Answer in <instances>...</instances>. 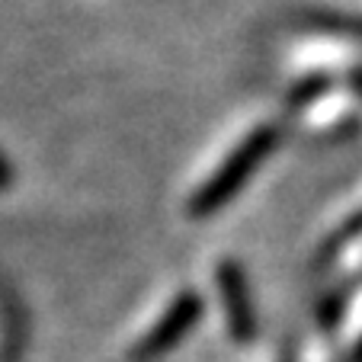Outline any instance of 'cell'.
Segmentation results:
<instances>
[{"mask_svg": "<svg viewBox=\"0 0 362 362\" xmlns=\"http://www.w3.org/2000/svg\"><path fill=\"white\" fill-rule=\"evenodd\" d=\"M356 359H359V362H362V346H359V353H356Z\"/></svg>", "mask_w": 362, "mask_h": 362, "instance_id": "9c48e42d", "label": "cell"}, {"mask_svg": "<svg viewBox=\"0 0 362 362\" xmlns=\"http://www.w3.org/2000/svg\"><path fill=\"white\" fill-rule=\"evenodd\" d=\"M276 141H279V129L276 125H260L253 129L238 148L225 158V164L199 186V192L189 199V215L192 218H209V215L221 212L234 196L247 186V180L267 164V158L273 154Z\"/></svg>", "mask_w": 362, "mask_h": 362, "instance_id": "6da1fadb", "label": "cell"}, {"mask_svg": "<svg viewBox=\"0 0 362 362\" xmlns=\"http://www.w3.org/2000/svg\"><path fill=\"white\" fill-rule=\"evenodd\" d=\"M343 308H346V295H330L327 301L321 305V315H317V321H321V327H337V324L343 321Z\"/></svg>", "mask_w": 362, "mask_h": 362, "instance_id": "5b68a950", "label": "cell"}, {"mask_svg": "<svg viewBox=\"0 0 362 362\" xmlns=\"http://www.w3.org/2000/svg\"><path fill=\"white\" fill-rule=\"evenodd\" d=\"M199 317H202V298L196 292H180L170 301V308L160 315V321L138 340V346L132 349V359L154 362L158 356L170 353L173 346H180L186 340V334L199 324Z\"/></svg>", "mask_w": 362, "mask_h": 362, "instance_id": "7a4b0ae2", "label": "cell"}, {"mask_svg": "<svg viewBox=\"0 0 362 362\" xmlns=\"http://www.w3.org/2000/svg\"><path fill=\"white\" fill-rule=\"evenodd\" d=\"M353 87L362 93V74H359V71H356V74H353Z\"/></svg>", "mask_w": 362, "mask_h": 362, "instance_id": "ba28073f", "label": "cell"}, {"mask_svg": "<svg viewBox=\"0 0 362 362\" xmlns=\"http://www.w3.org/2000/svg\"><path fill=\"white\" fill-rule=\"evenodd\" d=\"M215 279H218V292H221V305H225V317H228L231 340L250 343L253 337H257V315H253L250 286H247L244 267L228 257V260L218 263Z\"/></svg>", "mask_w": 362, "mask_h": 362, "instance_id": "3957f363", "label": "cell"}, {"mask_svg": "<svg viewBox=\"0 0 362 362\" xmlns=\"http://www.w3.org/2000/svg\"><path fill=\"white\" fill-rule=\"evenodd\" d=\"M324 87H327V77H305V81L292 90V103H295V106H301L305 100H315Z\"/></svg>", "mask_w": 362, "mask_h": 362, "instance_id": "8992f818", "label": "cell"}, {"mask_svg": "<svg viewBox=\"0 0 362 362\" xmlns=\"http://www.w3.org/2000/svg\"><path fill=\"white\" fill-rule=\"evenodd\" d=\"M311 23L324 26L327 33H349L362 39V20H346V16H311Z\"/></svg>", "mask_w": 362, "mask_h": 362, "instance_id": "277c9868", "label": "cell"}, {"mask_svg": "<svg viewBox=\"0 0 362 362\" xmlns=\"http://www.w3.org/2000/svg\"><path fill=\"white\" fill-rule=\"evenodd\" d=\"M7 180H10V170H7V164H4V158H0V186H7Z\"/></svg>", "mask_w": 362, "mask_h": 362, "instance_id": "52a82bcc", "label": "cell"}]
</instances>
